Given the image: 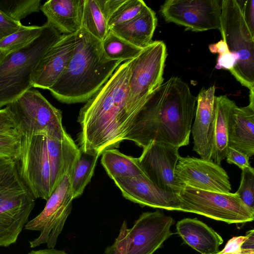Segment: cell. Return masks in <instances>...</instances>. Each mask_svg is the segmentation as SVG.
Masks as SVG:
<instances>
[{"mask_svg":"<svg viewBox=\"0 0 254 254\" xmlns=\"http://www.w3.org/2000/svg\"><path fill=\"white\" fill-rule=\"evenodd\" d=\"M131 60L122 63L81 108L77 119L81 151L101 155L119 147L129 132L137 116L127 102Z\"/></svg>","mask_w":254,"mask_h":254,"instance_id":"obj_1","label":"cell"},{"mask_svg":"<svg viewBox=\"0 0 254 254\" xmlns=\"http://www.w3.org/2000/svg\"><path fill=\"white\" fill-rule=\"evenodd\" d=\"M196 98L178 77L163 83L149 97L125 140L142 148L152 141L179 148L189 145Z\"/></svg>","mask_w":254,"mask_h":254,"instance_id":"obj_2","label":"cell"},{"mask_svg":"<svg viewBox=\"0 0 254 254\" xmlns=\"http://www.w3.org/2000/svg\"><path fill=\"white\" fill-rule=\"evenodd\" d=\"M75 35L73 55L63 73L49 89L56 99L65 104L87 101L123 62L108 59L101 41L83 28Z\"/></svg>","mask_w":254,"mask_h":254,"instance_id":"obj_3","label":"cell"},{"mask_svg":"<svg viewBox=\"0 0 254 254\" xmlns=\"http://www.w3.org/2000/svg\"><path fill=\"white\" fill-rule=\"evenodd\" d=\"M40 36L22 49L0 52V109L32 87V74L47 52L62 34L46 22Z\"/></svg>","mask_w":254,"mask_h":254,"instance_id":"obj_4","label":"cell"},{"mask_svg":"<svg viewBox=\"0 0 254 254\" xmlns=\"http://www.w3.org/2000/svg\"><path fill=\"white\" fill-rule=\"evenodd\" d=\"M221 26L223 40L237 61L229 70L242 85L254 91V33L250 29L237 0L221 1Z\"/></svg>","mask_w":254,"mask_h":254,"instance_id":"obj_5","label":"cell"},{"mask_svg":"<svg viewBox=\"0 0 254 254\" xmlns=\"http://www.w3.org/2000/svg\"><path fill=\"white\" fill-rule=\"evenodd\" d=\"M5 107L22 135H42L62 140L68 134L63 126L61 111L37 90H28Z\"/></svg>","mask_w":254,"mask_h":254,"instance_id":"obj_6","label":"cell"},{"mask_svg":"<svg viewBox=\"0 0 254 254\" xmlns=\"http://www.w3.org/2000/svg\"><path fill=\"white\" fill-rule=\"evenodd\" d=\"M173 221L158 210L142 213L130 228L125 220L115 242L104 254H153L173 234Z\"/></svg>","mask_w":254,"mask_h":254,"instance_id":"obj_7","label":"cell"},{"mask_svg":"<svg viewBox=\"0 0 254 254\" xmlns=\"http://www.w3.org/2000/svg\"><path fill=\"white\" fill-rule=\"evenodd\" d=\"M167 56L165 44L162 41H155L131 60L127 102L136 115L150 95L163 83Z\"/></svg>","mask_w":254,"mask_h":254,"instance_id":"obj_8","label":"cell"},{"mask_svg":"<svg viewBox=\"0 0 254 254\" xmlns=\"http://www.w3.org/2000/svg\"><path fill=\"white\" fill-rule=\"evenodd\" d=\"M180 211L194 213L228 224L252 222L254 211L236 192L222 193L185 187L179 193Z\"/></svg>","mask_w":254,"mask_h":254,"instance_id":"obj_9","label":"cell"},{"mask_svg":"<svg viewBox=\"0 0 254 254\" xmlns=\"http://www.w3.org/2000/svg\"><path fill=\"white\" fill-rule=\"evenodd\" d=\"M15 162L20 178L34 198L47 200L53 191L46 136L22 135L20 151Z\"/></svg>","mask_w":254,"mask_h":254,"instance_id":"obj_10","label":"cell"},{"mask_svg":"<svg viewBox=\"0 0 254 254\" xmlns=\"http://www.w3.org/2000/svg\"><path fill=\"white\" fill-rule=\"evenodd\" d=\"M74 199L70 179L66 175L46 200L43 210L24 226L25 229L40 232L37 238L29 241L30 248L46 244L48 248H54L71 211Z\"/></svg>","mask_w":254,"mask_h":254,"instance_id":"obj_11","label":"cell"},{"mask_svg":"<svg viewBox=\"0 0 254 254\" xmlns=\"http://www.w3.org/2000/svg\"><path fill=\"white\" fill-rule=\"evenodd\" d=\"M221 1L218 0H167L160 12L165 20L202 32L221 26Z\"/></svg>","mask_w":254,"mask_h":254,"instance_id":"obj_12","label":"cell"},{"mask_svg":"<svg viewBox=\"0 0 254 254\" xmlns=\"http://www.w3.org/2000/svg\"><path fill=\"white\" fill-rule=\"evenodd\" d=\"M178 183L185 187L222 193L231 192L227 172L212 160L180 156L175 170Z\"/></svg>","mask_w":254,"mask_h":254,"instance_id":"obj_13","label":"cell"},{"mask_svg":"<svg viewBox=\"0 0 254 254\" xmlns=\"http://www.w3.org/2000/svg\"><path fill=\"white\" fill-rule=\"evenodd\" d=\"M179 148L166 143L151 141L143 148L138 162L144 174L160 188L178 194L183 189L175 177L181 156Z\"/></svg>","mask_w":254,"mask_h":254,"instance_id":"obj_14","label":"cell"},{"mask_svg":"<svg viewBox=\"0 0 254 254\" xmlns=\"http://www.w3.org/2000/svg\"><path fill=\"white\" fill-rule=\"evenodd\" d=\"M126 199L141 206L180 211L178 194L165 190L154 184L145 174L113 180Z\"/></svg>","mask_w":254,"mask_h":254,"instance_id":"obj_15","label":"cell"},{"mask_svg":"<svg viewBox=\"0 0 254 254\" xmlns=\"http://www.w3.org/2000/svg\"><path fill=\"white\" fill-rule=\"evenodd\" d=\"M215 87L202 89L196 98L194 122L191 132L193 150L200 158L211 160L215 120Z\"/></svg>","mask_w":254,"mask_h":254,"instance_id":"obj_16","label":"cell"},{"mask_svg":"<svg viewBox=\"0 0 254 254\" xmlns=\"http://www.w3.org/2000/svg\"><path fill=\"white\" fill-rule=\"evenodd\" d=\"M75 34H62L44 55L32 72V87L49 90L55 84L73 55Z\"/></svg>","mask_w":254,"mask_h":254,"instance_id":"obj_17","label":"cell"},{"mask_svg":"<svg viewBox=\"0 0 254 254\" xmlns=\"http://www.w3.org/2000/svg\"><path fill=\"white\" fill-rule=\"evenodd\" d=\"M84 0H49L40 7L47 22L61 34L76 33L82 28Z\"/></svg>","mask_w":254,"mask_h":254,"instance_id":"obj_18","label":"cell"},{"mask_svg":"<svg viewBox=\"0 0 254 254\" xmlns=\"http://www.w3.org/2000/svg\"><path fill=\"white\" fill-rule=\"evenodd\" d=\"M229 146L249 156L254 154V104L236 106L232 111L229 123Z\"/></svg>","mask_w":254,"mask_h":254,"instance_id":"obj_19","label":"cell"},{"mask_svg":"<svg viewBox=\"0 0 254 254\" xmlns=\"http://www.w3.org/2000/svg\"><path fill=\"white\" fill-rule=\"evenodd\" d=\"M178 234L184 242L201 254H215L223 243L221 236L197 218H184L176 224Z\"/></svg>","mask_w":254,"mask_h":254,"instance_id":"obj_20","label":"cell"},{"mask_svg":"<svg viewBox=\"0 0 254 254\" xmlns=\"http://www.w3.org/2000/svg\"><path fill=\"white\" fill-rule=\"evenodd\" d=\"M157 24L155 12L147 5L133 18L110 30L131 44L144 48L152 42Z\"/></svg>","mask_w":254,"mask_h":254,"instance_id":"obj_21","label":"cell"},{"mask_svg":"<svg viewBox=\"0 0 254 254\" xmlns=\"http://www.w3.org/2000/svg\"><path fill=\"white\" fill-rule=\"evenodd\" d=\"M236 106L235 101L225 95L215 97V120L211 160L220 166L222 161L226 158L229 146V119L232 111Z\"/></svg>","mask_w":254,"mask_h":254,"instance_id":"obj_22","label":"cell"},{"mask_svg":"<svg viewBox=\"0 0 254 254\" xmlns=\"http://www.w3.org/2000/svg\"><path fill=\"white\" fill-rule=\"evenodd\" d=\"M102 154V165L112 180L117 177H132L144 174L138 158L125 155L113 148L106 149Z\"/></svg>","mask_w":254,"mask_h":254,"instance_id":"obj_23","label":"cell"},{"mask_svg":"<svg viewBox=\"0 0 254 254\" xmlns=\"http://www.w3.org/2000/svg\"><path fill=\"white\" fill-rule=\"evenodd\" d=\"M100 155L98 153L81 151L70 179L74 198L82 195L85 187L90 182Z\"/></svg>","mask_w":254,"mask_h":254,"instance_id":"obj_24","label":"cell"},{"mask_svg":"<svg viewBox=\"0 0 254 254\" xmlns=\"http://www.w3.org/2000/svg\"><path fill=\"white\" fill-rule=\"evenodd\" d=\"M82 28L94 37L102 41L109 29L98 0H84Z\"/></svg>","mask_w":254,"mask_h":254,"instance_id":"obj_25","label":"cell"},{"mask_svg":"<svg viewBox=\"0 0 254 254\" xmlns=\"http://www.w3.org/2000/svg\"><path fill=\"white\" fill-rule=\"evenodd\" d=\"M101 42L107 57L113 61L123 62L132 60L143 49L119 37L110 30Z\"/></svg>","mask_w":254,"mask_h":254,"instance_id":"obj_26","label":"cell"},{"mask_svg":"<svg viewBox=\"0 0 254 254\" xmlns=\"http://www.w3.org/2000/svg\"><path fill=\"white\" fill-rule=\"evenodd\" d=\"M43 26H23L0 40V52L7 54L27 46L41 34Z\"/></svg>","mask_w":254,"mask_h":254,"instance_id":"obj_27","label":"cell"},{"mask_svg":"<svg viewBox=\"0 0 254 254\" xmlns=\"http://www.w3.org/2000/svg\"><path fill=\"white\" fill-rule=\"evenodd\" d=\"M41 0H0V9L11 19L20 22L28 15L39 12Z\"/></svg>","mask_w":254,"mask_h":254,"instance_id":"obj_28","label":"cell"},{"mask_svg":"<svg viewBox=\"0 0 254 254\" xmlns=\"http://www.w3.org/2000/svg\"><path fill=\"white\" fill-rule=\"evenodd\" d=\"M146 5L142 0H126L109 20L108 25L109 30L115 25L133 18Z\"/></svg>","mask_w":254,"mask_h":254,"instance_id":"obj_29","label":"cell"},{"mask_svg":"<svg viewBox=\"0 0 254 254\" xmlns=\"http://www.w3.org/2000/svg\"><path fill=\"white\" fill-rule=\"evenodd\" d=\"M22 135L16 129L0 133V158L16 159L20 149Z\"/></svg>","mask_w":254,"mask_h":254,"instance_id":"obj_30","label":"cell"},{"mask_svg":"<svg viewBox=\"0 0 254 254\" xmlns=\"http://www.w3.org/2000/svg\"><path fill=\"white\" fill-rule=\"evenodd\" d=\"M236 192L243 202L254 211V169L251 166L242 170L240 185Z\"/></svg>","mask_w":254,"mask_h":254,"instance_id":"obj_31","label":"cell"},{"mask_svg":"<svg viewBox=\"0 0 254 254\" xmlns=\"http://www.w3.org/2000/svg\"><path fill=\"white\" fill-rule=\"evenodd\" d=\"M209 49L213 54H218L215 65L216 68L226 69L230 70L236 64L238 60L237 56L229 51L226 44L223 40L209 45Z\"/></svg>","mask_w":254,"mask_h":254,"instance_id":"obj_32","label":"cell"},{"mask_svg":"<svg viewBox=\"0 0 254 254\" xmlns=\"http://www.w3.org/2000/svg\"><path fill=\"white\" fill-rule=\"evenodd\" d=\"M22 26L21 22L11 19L0 9V40L16 32Z\"/></svg>","mask_w":254,"mask_h":254,"instance_id":"obj_33","label":"cell"},{"mask_svg":"<svg viewBox=\"0 0 254 254\" xmlns=\"http://www.w3.org/2000/svg\"><path fill=\"white\" fill-rule=\"evenodd\" d=\"M226 158L229 164H235L241 170L251 166L248 155L230 146L228 147Z\"/></svg>","mask_w":254,"mask_h":254,"instance_id":"obj_34","label":"cell"},{"mask_svg":"<svg viewBox=\"0 0 254 254\" xmlns=\"http://www.w3.org/2000/svg\"><path fill=\"white\" fill-rule=\"evenodd\" d=\"M246 238V235L232 238L227 242L224 248L215 254H240L242 253L241 247Z\"/></svg>","mask_w":254,"mask_h":254,"instance_id":"obj_35","label":"cell"},{"mask_svg":"<svg viewBox=\"0 0 254 254\" xmlns=\"http://www.w3.org/2000/svg\"><path fill=\"white\" fill-rule=\"evenodd\" d=\"M238 2L250 29L254 33V0H238Z\"/></svg>","mask_w":254,"mask_h":254,"instance_id":"obj_36","label":"cell"},{"mask_svg":"<svg viewBox=\"0 0 254 254\" xmlns=\"http://www.w3.org/2000/svg\"><path fill=\"white\" fill-rule=\"evenodd\" d=\"M101 10L105 19L109 20L126 0H98Z\"/></svg>","mask_w":254,"mask_h":254,"instance_id":"obj_37","label":"cell"},{"mask_svg":"<svg viewBox=\"0 0 254 254\" xmlns=\"http://www.w3.org/2000/svg\"><path fill=\"white\" fill-rule=\"evenodd\" d=\"M16 129V127L7 109L5 107L0 109V133Z\"/></svg>","mask_w":254,"mask_h":254,"instance_id":"obj_38","label":"cell"},{"mask_svg":"<svg viewBox=\"0 0 254 254\" xmlns=\"http://www.w3.org/2000/svg\"><path fill=\"white\" fill-rule=\"evenodd\" d=\"M247 238L242 245V253H254V231L251 230L246 234Z\"/></svg>","mask_w":254,"mask_h":254,"instance_id":"obj_39","label":"cell"},{"mask_svg":"<svg viewBox=\"0 0 254 254\" xmlns=\"http://www.w3.org/2000/svg\"><path fill=\"white\" fill-rule=\"evenodd\" d=\"M28 254H68L64 251L57 250L54 248H48L38 250H32Z\"/></svg>","mask_w":254,"mask_h":254,"instance_id":"obj_40","label":"cell"},{"mask_svg":"<svg viewBox=\"0 0 254 254\" xmlns=\"http://www.w3.org/2000/svg\"><path fill=\"white\" fill-rule=\"evenodd\" d=\"M254 254V253H242L241 254Z\"/></svg>","mask_w":254,"mask_h":254,"instance_id":"obj_41","label":"cell"}]
</instances>
